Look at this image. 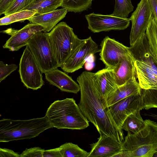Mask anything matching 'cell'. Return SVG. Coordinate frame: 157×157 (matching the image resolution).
Listing matches in <instances>:
<instances>
[{
	"instance_id": "12",
	"label": "cell",
	"mask_w": 157,
	"mask_h": 157,
	"mask_svg": "<svg viewBox=\"0 0 157 157\" xmlns=\"http://www.w3.org/2000/svg\"><path fill=\"white\" fill-rule=\"evenodd\" d=\"M152 17L147 0H141L129 18L132 22L130 35V46L133 45L145 33Z\"/></svg>"
},
{
	"instance_id": "31",
	"label": "cell",
	"mask_w": 157,
	"mask_h": 157,
	"mask_svg": "<svg viewBox=\"0 0 157 157\" xmlns=\"http://www.w3.org/2000/svg\"><path fill=\"white\" fill-rule=\"evenodd\" d=\"M44 150L39 147L26 148L20 154V157H43Z\"/></svg>"
},
{
	"instance_id": "27",
	"label": "cell",
	"mask_w": 157,
	"mask_h": 157,
	"mask_svg": "<svg viewBox=\"0 0 157 157\" xmlns=\"http://www.w3.org/2000/svg\"><path fill=\"white\" fill-rule=\"evenodd\" d=\"M94 0H63L61 7L68 12L79 13L90 8Z\"/></svg>"
},
{
	"instance_id": "6",
	"label": "cell",
	"mask_w": 157,
	"mask_h": 157,
	"mask_svg": "<svg viewBox=\"0 0 157 157\" xmlns=\"http://www.w3.org/2000/svg\"><path fill=\"white\" fill-rule=\"evenodd\" d=\"M54 58L60 67L82 42L66 22L56 25L47 33Z\"/></svg>"
},
{
	"instance_id": "29",
	"label": "cell",
	"mask_w": 157,
	"mask_h": 157,
	"mask_svg": "<svg viewBox=\"0 0 157 157\" xmlns=\"http://www.w3.org/2000/svg\"><path fill=\"white\" fill-rule=\"evenodd\" d=\"M36 0H14L4 13L5 16L22 10Z\"/></svg>"
},
{
	"instance_id": "18",
	"label": "cell",
	"mask_w": 157,
	"mask_h": 157,
	"mask_svg": "<svg viewBox=\"0 0 157 157\" xmlns=\"http://www.w3.org/2000/svg\"><path fill=\"white\" fill-rule=\"evenodd\" d=\"M67 12L63 8L45 13H36L28 20L31 23L42 26L44 28V32H48L65 17Z\"/></svg>"
},
{
	"instance_id": "26",
	"label": "cell",
	"mask_w": 157,
	"mask_h": 157,
	"mask_svg": "<svg viewBox=\"0 0 157 157\" xmlns=\"http://www.w3.org/2000/svg\"><path fill=\"white\" fill-rule=\"evenodd\" d=\"M62 157H87L89 152L72 143H66L59 147Z\"/></svg>"
},
{
	"instance_id": "19",
	"label": "cell",
	"mask_w": 157,
	"mask_h": 157,
	"mask_svg": "<svg viewBox=\"0 0 157 157\" xmlns=\"http://www.w3.org/2000/svg\"><path fill=\"white\" fill-rule=\"evenodd\" d=\"M113 70L118 86L124 84L133 78H137L134 60L131 54L124 56L117 67Z\"/></svg>"
},
{
	"instance_id": "7",
	"label": "cell",
	"mask_w": 157,
	"mask_h": 157,
	"mask_svg": "<svg viewBox=\"0 0 157 157\" xmlns=\"http://www.w3.org/2000/svg\"><path fill=\"white\" fill-rule=\"evenodd\" d=\"M30 49L42 74L59 67L54 56L47 32L35 33L28 40Z\"/></svg>"
},
{
	"instance_id": "17",
	"label": "cell",
	"mask_w": 157,
	"mask_h": 157,
	"mask_svg": "<svg viewBox=\"0 0 157 157\" xmlns=\"http://www.w3.org/2000/svg\"><path fill=\"white\" fill-rule=\"evenodd\" d=\"M46 79L61 91L76 94L80 91L78 84L65 72L57 68L45 73Z\"/></svg>"
},
{
	"instance_id": "14",
	"label": "cell",
	"mask_w": 157,
	"mask_h": 157,
	"mask_svg": "<svg viewBox=\"0 0 157 157\" xmlns=\"http://www.w3.org/2000/svg\"><path fill=\"white\" fill-rule=\"evenodd\" d=\"M141 93L131 95L109 107L110 114L121 129L126 118L140 109Z\"/></svg>"
},
{
	"instance_id": "21",
	"label": "cell",
	"mask_w": 157,
	"mask_h": 157,
	"mask_svg": "<svg viewBox=\"0 0 157 157\" xmlns=\"http://www.w3.org/2000/svg\"><path fill=\"white\" fill-rule=\"evenodd\" d=\"M63 0H36L23 10H28L36 13H44L51 12L61 6Z\"/></svg>"
},
{
	"instance_id": "23",
	"label": "cell",
	"mask_w": 157,
	"mask_h": 157,
	"mask_svg": "<svg viewBox=\"0 0 157 157\" xmlns=\"http://www.w3.org/2000/svg\"><path fill=\"white\" fill-rule=\"evenodd\" d=\"M150 52L157 63V25L152 16L146 29Z\"/></svg>"
},
{
	"instance_id": "9",
	"label": "cell",
	"mask_w": 157,
	"mask_h": 157,
	"mask_svg": "<svg viewBox=\"0 0 157 157\" xmlns=\"http://www.w3.org/2000/svg\"><path fill=\"white\" fill-rule=\"evenodd\" d=\"M98 45L90 36L82 39L71 55L60 67L65 72L72 73L82 67L90 56L100 52Z\"/></svg>"
},
{
	"instance_id": "4",
	"label": "cell",
	"mask_w": 157,
	"mask_h": 157,
	"mask_svg": "<svg viewBox=\"0 0 157 157\" xmlns=\"http://www.w3.org/2000/svg\"><path fill=\"white\" fill-rule=\"evenodd\" d=\"M53 128L47 117L29 120L3 118L0 121V142L30 139Z\"/></svg>"
},
{
	"instance_id": "37",
	"label": "cell",
	"mask_w": 157,
	"mask_h": 157,
	"mask_svg": "<svg viewBox=\"0 0 157 157\" xmlns=\"http://www.w3.org/2000/svg\"><path fill=\"white\" fill-rule=\"evenodd\" d=\"M153 157H157V152L154 155Z\"/></svg>"
},
{
	"instance_id": "13",
	"label": "cell",
	"mask_w": 157,
	"mask_h": 157,
	"mask_svg": "<svg viewBox=\"0 0 157 157\" xmlns=\"http://www.w3.org/2000/svg\"><path fill=\"white\" fill-rule=\"evenodd\" d=\"M42 26L33 23H28L20 30L9 28L1 32L10 35L11 37L3 46L4 48L8 49L13 52L18 51L26 46L29 40L36 33L43 31Z\"/></svg>"
},
{
	"instance_id": "15",
	"label": "cell",
	"mask_w": 157,
	"mask_h": 157,
	"mask_svg": "<svg viewBox=\"0 0 157 157\" xmlns=\"http://www.w3.org/2000/svg\"><path fill=\"white\" fill-rule=\"evenodd\" d=\"M94 81L104 106L109 108L107 100L109 95L118 86L113 70L108 67L93 73Z\"/></svg>"
},
{
	"instance_id": "34",
	"label": "cell",
	"mask_w": 157,
	"mask_h": 157,
	"mask_svg": "<svg viewBox=\"0 0 157 157\" xmlns=\"http://www.w3.org/2000/svg\"><path fill=\"white\" fill-rule=\"evenodd\" d=\"M152 15L157 25V0H147Z\"/></svg>"
},
{
	"instance_id": "25",
	"label": "cell",
	"mask_w": 157,
	"mask_h": 157,
	"mask_svg": "<svg viewBox=\"0 0 157 157\" xmlns=\"http://www.w3.org/2000/svg\"><path fill=\"white\" fill-rule=\"evenodd\" d=\"M36 14V12L28 10L14 13L1 18L0 19V25H7L15 22H22L28 20Z\"/></svg>"
},
{
	"instance_id": "8",
	"label": "cell",
	"mask_w": 157,
	"mask_h": 157,
	"mask_svg": "<svg viewBox=\"0 0 157 157\" xmlns=\"http://www.w3.org/2000/svg\"><path fill=\"white\" fill-rule=\"evenodd\" d=\"M19 66L20 78L27 89L36 90L44 85L42 73L27 45L20 58Z\"/></svg>"
},
{
	"instance_id": "35",
	"label": "cell",
	"mask_w": 157,
	"mask_h": 157,
	"mask_svg": "<svg viewBox=\"0 0 157 157\" xmlns=\"http://www.w3.org/2000/svg\"><path fill=\"white\" fill-rule=\"evenodd\" d=\"M14 0H0V15L4 14L7 9Z\"/></svg>"
},
{
	"instance_id": "1",
	"label": "cell",
	"mask_w": 157,
	"mask_h": 157,
	"mask_svg": "<svg viewBox=\"0 0 157 157\" xmlns=\"http://www.w3.org/2000/svg\"><path fill=\"white\" fill-rule=\"evenodd\" d=\"M93 73L86 71L77 78L80 87L78 105L84 116L96 127L100 136L107 135L123 143L124 134L115 124L109 108L103 105L93 77Z\"/></svg>"
},
{
	"instance_id": "11",
	"label": "cell",
	"mask_w": 157,
	"mask_h": 157,
	"mask_svg": "<svg viewBox=\"0 0 157 157\" xmlns=\"http://www.w3.org/2000/svg\"><path fill=\"white\" fill-rule=\"evenodd\" d=\"M88 28L94 33L112 30H123L129 25L128 18H122L109 15L95 14L94 13L85 16Z\"/></svg>"
},
{
	"instance_id": "20",
	"label": "cell",
	"mask_w": 157,
	"mask_h": 157,
	"mask_svg": "<svg viewBox=\"0 0 157 157\" xmlns=\"http://www.w3.org/2000/svg\"><path fill=\"white\" fill-rule=\"evenodd\" d=\"M136 79L134 77L130 79L112 92L107 99L108 106L131 95L141 93V88Z\"/></svg>"
},
{
	"instance_id": "30",
	"label": "cell",
	"mask_w": 157,
	"mask_h": 157,
	"mask_svg": "<svg viewBox=\"0 0 157 157\" xmlns=\"http://www.w3.org/2000/svg\"><path fill=\"white\" fill-rule=\"evenodd\" d=\"M18 66L15 64H7L2 61L0 62V82L3 80L13 72L16 70Z\"/></svg>"
},
{
	"instance_id": "32",
	"label": "cell",
	"mask_w": 157,
	"mask_h": 157,
	"mask_svg": "<svg viewBox=\"0 0 157 157\" xmlns=\"http://www.w3.org/2000/svg\"><path fill=\"white\" fill-rule=\"evenodd\" d=\"M43 157H62L59 147L54 149L44 150Z\"/></svg>"
},
{
	"instance_id": "24",
	"label": "cell",
	"mask_w": 157,
	"mask_h": 157,
	"mask_svg": "<svg viewBox=\"0 0 157 157\" xmlns=\"http://www.w3.org/2000/svg\"><path fill=\"white\" fill-rule=\"evenodd\" d=\"M157 108V89H141L140 109Z\"/></svg>"
},
{
	"instance_id": "2",
	"label": "cell",
	"mask_w": 157,
	"mask_h": 157,
	"mask_svg": "<svg viewBox=\"0 0 157 157\" xmlns=\"http://www.w3.org/2000/svg\"><path fill=\"white\" fill-rule=\"evenodd\" d=\"M45 116L53 127L57 129L82 130L89 125L73 98L55 101L48 108Z\"/></svg>"
},
{
	"instance_id": "36",
	"label": "cell",
	"mask_w": 157,
	"mask_h": 157,
	"mask_svg": "<svg viewBox=\"0 0 157 157\" xmlns=\"http://www.w3.org/2000/svg\"><path fill=\"white\" fill-rule=\"evenodd\" d=\"M149 116L150 117L152 118L155 120L157 121V114L154 113H150Z\"/></svg>"
},
{
	"instance_id": "22",
	"label": "cell",
	"mask_w": 157,
	"mask_h": 157,
	"mask_svg": "<svg viewBox=\"0 0 157 157\" xmlns=\"http://www.w3.org/2000/svg\"><path fill=\"white\" fill-rule=\"evenodd\" d=\"M140 110H137L126 118L122 127L123 130L136 133L144 128L145 123L141 116Z\"/></svg>"
},
{
	"instance_id": "16",
	"label": "cell",
	"mask_w": 157,
	"mask_h": 157,
	"mask_svg": "<svg viewBox=\"0 0 157 157\" xmlns=\"http://www.w3.org/2000/svg\"><path fill=\"white\" fill-rule=\"evenodd\" d=\"M122 143L107 135H100L97 142L90 144L91 149L87 157H112L122 151Z\"/></svg>"
},
{
	"instance_id": "28",
	"label": "cell",
	"mask_w": 157,
	"mask_h": 157,
	"mask_svg": "<svg viewBox=\"0 0 157 157\" xmlns=\"http://www.w3.org/2000/svg\"><path fill=\"white\" fill-rule=\"evenodd\" d=\"M114 10L110 15L122 18H127L133 10L131 0H115Z\"/></svg>"
},
{
	"instance_id": "3",
	"label": "cell",
	"mask_w": 157,
	"mask_h": 157,
	"mask_svg": "<svg viewBox=\"0 0 157 157\" xmlns=\"http://www.w3.org/2000/svg\"><path fill=\"white\" fill-rule=\"evenodd\" d=\"M128 49L141 88L157 89V63L150 52L145 33Z\"/></svg>"
},
{
	"instance_id": "10",
	"label": "cell",
	"mask_w": 157,
	"mask_h": 157,
	"mask_svg": "<svg viewBox=\"0 0 157 157\" xmlns=\"http://www.w3.org/2000/svg\"><path fill=\"white\" fill-rule=\"evenodd\" d=\"M100 45V59L105 67L113 70L117 67L124 56L131 54L128 47L108 36L103 39Z\"/></svg>"
},
{
	"instance_id": "33",
	"label": "cell",
	"mask_w": 157,
	"mask_h": 157,
	"mask_svg": "<svg viewBox=\"0 0 157 157\" xmlns=\"http://www.w3.org/2000/svg\"><path fill=\"white\" fill-rule=\"evenodd\" d=\"M0 157H20V155L13 151L6 148H0Z\"/></svg>"
},
{
	"instance_id": "5",
	"label": "cell",
	"mask_w": 157,
	"mask_h": 157,
	"mask_svg": "<svg viewBox=\"0 0 157 157\" xmlns=\"http://www.w3.org/2000/svg\"><path fill=\"white\" fill-rule=\"evenodd\" d=\"M144 128L136 133L128 132L122 144L126 157H152L157 152V122L144 121Z\"/></svg>"
}]
</instances>
